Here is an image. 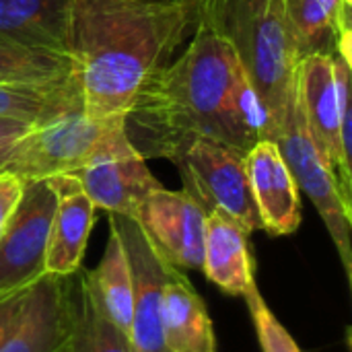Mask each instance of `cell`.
<instances>
[{"label": "cell", "mask_w": 352, "mask_h": 352, "mask_svg": "<svg viewBox=\"0 0 352 352\" xmlns=\"http://www.w3.org/2000/svg\"><path fill=\"white\" fill-rule=\"evenodd\" d=\"M200 0H72V78L82 111L126 118L196 29Z\"/></svg>", "instance_id": "1"}, {"label": "cell", "mask_w": 352, "mask_h": 352, "mask_svg": "<svg viewBox=\"0 0 352 352\" xmlns=\"http://www.w3.org/2000/svg\"><path fill=\"white\" fill-rule=\"evenodd\" d=\"M241 64L229 41L204 23L175 58L138 95L124 118L132 146L144 157L173 161L196 136L248 153L233 118V91Z\"/></svg>", "instance_id": "2"}, {"label": "cell", "mask_w": 352, "mask_h": 352, "mask_svg": "<svg viewBox=\"0 0 352 352\" xmlns=\"http://www.w3.org/2000/svg\"><path fill=\"white\" fill-rule=\"evenodd\" d=\"M198 23L229 41L278 136L295 109L303 58L283 0H200Z\"/></svg>", "instance_id": "3"}, {"label": "cell", "mask_w": 352, "mask_h": 352, "mask_svg": "<svg viewBox=\"0 0 352 352\" xmlns=\"http://www.w3.org/2000/svg\"><path fill=\"white\" fill-rule=\"evenodd\" d=\"M116 120L120 118H93L74 111L31 126L0 153V173H8L23 184L70 175L85 165Z\"/></svg>", "instance_id": "4"}, {"label": "cell", "mask_w": 352, "mask_h": 352, "mask_svg": "<svg viewBox=\"0 0 352 352\" xmlns=\"http://www.w3.org/2000/svg\"><path fill=\"white\" fill-rule=\"evenodd\" d=\"M171 163L179 169L184 192H188L206 212H223L248 233L262 231L243 153L221 140L196 136Z\"/></svg>", "instance_id": "5"}, {"label": "cell", "mask_w": 352, "mask_h": 352, "mask_svg": "<svg viewBox=\"0 0 352 352\" xmlns=\"http://www.w3.org/2000/svg\"><path fill=\"white\" fill-rule=\"evenodd\" d=\"M70 175L95 208L130 219L153 192L163 188L151 173L146 159L128 140L124 118L109 126L85 165Z\"/></svg>", "instance_id": "6"}, {"label": "cell", "mask_w": 352, "mask_h": 352, "mask_svg": "<svg viewBox=\"0 0 352 352\" xmlns=\"http://www.w3.org/2000/svg\"><path fill=\"white\" fill-rule=\"evenodd\" d=\"M85 270L43 274L25 295L19 322L0 352H74Z\"/></svg>", "instance_id": "7"}, {"label": "cell", "mask_w": 352, "mask_h": 352, "mask_svg": "<svg viewBox=\"0 0 352 352\" xmlns=\"http://www.w3.org/2000/svg\"><path fill=\"white\" fill-rule=\"evenodd\" d=\"M274 142L278 144L280 155L289 171L293 173L299 192H303L311 200L318 214L322 217L342 260L346 278L352 283V208H349L342 200L334 171L316 146L297 101L291 120L280 130Z\"/></svg>", "instance_id": "8"}, {"label": "cell", "mask_w": 352, "mask_h": 352, "mask_svg": "<svg viewBox=\"0 0 352 352\" xmlns=\"http://www.w3.org/2000/svg\"><path fill=\"white\" fill-rule=\"evenodd\" d=\"M54 208L56 192L47 179L23 184L21 200L0 233V297L45 274Z\"/></svg>", "instance_id": "9"}, {"label": "cell", "mask_w": 352, "mask_h": 352, "mask_svg": "<svg viewBox=\"0 0 352 352\" xmlns=\"http://www.w3.org/2000/svg\"><path fill=\"white\" fill-rule=\"evenodd\" d=\"M109 221L124 241L132 270L130 352H167L161 324V293L173 264L157 252L134 219L109 214Z\"/></svg>", "instance_id": "10"}, {"label": "cell", "mask_w": 352, "mask_h": 352, "mask_svg": "<svg viewBox=\"0 0 352 352\" xmlns=\"http://www.w3.org/2000/svg\"><path fill=\"white\" fill-rule=\"evenodd\" d=\"M295 97L316 146L334 171L342 200L352 208V167L351 159L340 146V120L332 56L307 54L301 58L297 68Z\"/></svg>", "instance_id": "11"}, {"label": "cell", "mask_w": 352, "mask_h": 352, "mask_svg": "<svg viewBox=\"0 0 352 352\" xmlns=\"http://www.w3.org/2000/svg\"><path fill=\"white\" fill-rule=\"evenodd\" d=\"M134 221L169 264L179 270L202 268L206 210L188 192L167 188L153 192Z\"/></svg>", "instance_id": "12"}, {"label": "cell", "mask_w": 352, "mask_h": 352, "mask_svg": "<svg viewBox=\"0 0 352 352\" xmlns=\"http://www.w3.org/2000/svg\"><path fill=\"white\" fill-rule=\"evenodd\" d=\"M250 190L262 221L272 237L293 235L301 225V196L274 140H258L245 153Z\"/></svg>", "instance_id": "13"}, {"label": "cell", "mask_w": 352, "mask_h": 352, "mask_svg": "<svg viewBox=\"0 0 352 352\" xmlns=\"http://www.w3.org/2000/svg\"><path fill=\"white\" fill-rule=\"evenodd\" d=\"M47 182L56 192V208L47 237L45 274L68 276L82 264L97 208L72 175H58Z\"/></svg>", "instance_id": "14"}, {"label": "cell", "mask_w": 352, "mask_h": 352, "mask_svg": "<svg viewBox=\"0 0 352 352\" xmlns=\"http://www.w3.org/2000/svg\"><path fill=\"white\" fill-rule=\"evenodd\" d=\"M250 235L223 212H206L204 260L200 270L223 293L233 297H245L258 287Z\"/></svg>", "instance_id": "15"}, {"label": "cell", "mask_w": 352, "mask_h": 352, "mask_svg": "<svg viewBox=\"0 0 352 352\" xmlns=\"http://www.w3.org/2000/svg\"><path fill=\"white\" fill-rule=\"evenodd\" d=\"M161 324L167 352H214V328L204 299L179 268H171L161 293Z\"/></svg>", "instance_id": "16"}, {"label": "cell", "mask_w": 352, "mask_h": 352, "mask_svg": "<svg viewBox=\"0 0 352 352\" xmlns=\"http://www.w3.org/2000/svg\"><path fill=\"white\" fill-rule=\"evenodd\" d=\"M70 14L72 0H0V37L68 56Z\"/></svg>", "instance_id": "17"}, {"label": "cell", "mask_w": 352, "mask_h": 352, "mask_svg": "<svg viewBox=\"0 0 352 352\" xmlns=\"http://www.w3.org/2000/svg\"><path fill=\"white\" fill-rule=\"evenodd\" d=\"M74 111H82V99L72 76L52 82L0 85V118L39 126Z\"/></svg>", "instance_id": "18"}, {"label": "cell", "mask_w": 352, "mask_h": 352, "mask_svg": "<svg viewBox=\"0 0 352 352\" xmlns=\"http://www.w3.org/2000/svg\"><path fill=\"white\" fill-rule=\"evenodd\" d=\"M85 278L99 307L128 336L132 316V270L124 241L111 221L105 252L93 270H85Z\"/></svg>", "instance_id": "19"}, {"label": "cell", "mask_w": 352, "mask_h": 352, "mask_svg": "<svg viewBox=\"0 0 352 352\" xmlns=\"http://www.w3.org/2000/svg\"><path fill=\"white\" fill-rule=\"evenodd\" d=\"M301 56L336 54L338 35L351 29L346 0H283Z\"/></svg>", "instance_id": "20"}, {"label": "cell", "mask_w": 352, "mask_h": 352, "mask_svg": "<svg viewBox=\"0 0 352 352\" xmlns=\"http://www.w3.org/2000/svg\"><path fill=\"white\" fill-rule=\"evenodd\" d=\"M72 76L66 54L19 45L0 37V85L6 82H52Z\"/></svg>", "instance_id": "21"}, {"label": "cell", "mask_w": 352, "mask_h": 352, "mask_svg": "<svg viewBox=\"0 0 352 352\" xmlns=\"http://www.w3.org/2000/svg\"><path fill=\"white\" fill-rule=\"evenodd\" d=\"M74 352H130L128 336L99 307V303L95 301L87 287L85 276L80 291V318Z\"/></svg>", "instance_id": "22"}, {"label": "cell", "mask_w": 352, "mask_h": 352, "mask_svg": "<svg viewBox=\"0 0 352 352\" xmlns=\"http://www.w3.org/2000/svg\"><path fill=\"white\" fill-rule=\"evenodd\" d=\"M243 299L248 303L262 352H301L295 338L291 336V332L278 322V318L266 305L258 287L252 293H248Z\"/></svg>", "instance_id": "23"}, {"label": "cell", "mask_w": 352, "mask_h": 352, "mask_svg": "<svg viewBox=\"0 0 352 352\" xmlns=\"http://www.w3.org/2000/svg\"><path fill=\"white\" fill-rule=\"evenodd\" d=\"M29 289H31V285L23 287V289H16V291H12V293H8L6 297L0 299V346L8 338V334L12 332L14 324L19 322L23 301H25V295H27Z\"/></svg>", "instance_id": "24"}, {"label": "cell", "mask_w": 352, "mask_h": 352, "mask_svg": "<svg viewBox=\"0 0 352 352\" xmlns=\"http://www.w3.org/2000/svg\"><path fill=\"white\" fill-rule=\"evenodd\" d=\"M21 194H23V182L8 173H0V233L6 227L12 210L16 208Z\"/></svg>", "instance_id": "25"}, {"label": "cell", "mask_w": 352, "mask_h": 352, "mask_svg": "<svg viewBox=\"0 0 352 352\" xmlns=\"http://www.w3.org/2000/svg\"><path fill=\"white\" fill-rule=\"evenodd\" d=\"M31 126L25 124V122H16V120H6V118H0V153L12 144L21 134H25Z\"/></svg>", "instance_id": "26"}, {"label": "cell", "mask_w": 352, "mask_h": 352, "mask_svg": "<svg viewBox=\"0 0 352 352\" xmlns=\"http://www.w3.org/2000/svg\"><path fill=\"white\" fill-rule=\"evenodd\" d=\"M4 297H6V295H4ZM0 299H2V297H0Z\"/></svg>", "instance_id": "27"}]
</instances>
